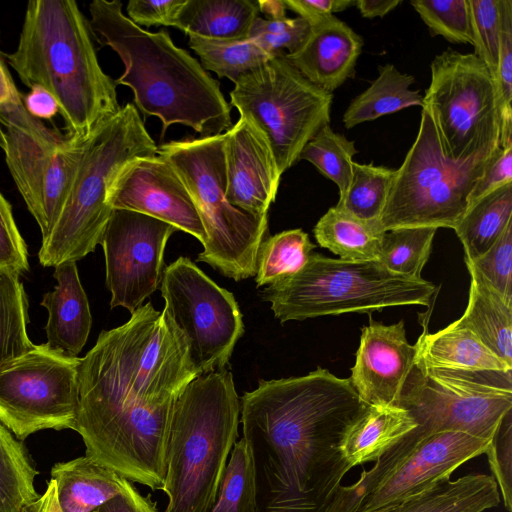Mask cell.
I'll return each instance as SVG.
<instances>
[{
  "instance_id": "cell-1",
  "label": "cell",
  "mask_w": 512,
  "mask_h": 512,
  "mask_svg": "<svg viewBox=\"0 0 512 512\" xmlns=\"http://www.w3.org/2000/svg\"><path fill=\"white\" fill-rule=\"evenodd\" d=\"M199 374L184 334L148 302L80 358L74 431L85 456L161 490L176 399Z\"/></svg>"
},
{
  "instance_id": "cell-2",
  "label": "cell",
  "mask_w": 512,
  "mask_h": 512,
  "mask_svg": "<svg viewBox=\"0 0 512 512\" xmlns=\"http://www.w3.org/2000/svg\"><path fill=\"white\" fill-rule=\"evenodd\" d=\"M350 379L318 367L260 380L245 392L243 439L255 476V512H327L352 468L342 440L369 408Z\"/></svg>"
},
{
  "instance_id": "cell-3",
  "label": "cell",
  "mask_w": 512,
  "mask_h": 512,
  "mask_svg": "<svg viewBox=\"0 0 512 512\" xmlns=\"http://www.w3.org/2000/svg\"><path fill=\"white\" fill-rule=\"evenodd\" d=\"M90 25L104 46L122 60L125 70L116 85L130 87L134 105L144 118L156 116L163 136L175 123L203 137L232 127L231 105L220 83L186 50L176 46L166 30L153 33L133 23L119 0L89 4Z\"/></svg>"
},
{
  "instance_id": "cell-4",
  "label": "cell",
  "mask_w": 512,
  "mask_h": 512,
  "mask_svg": "<svg viewBox=\"0 0 512 512\" xmlns=\"http://www.w3.org/2000/svg\"><path fill=\"white\" fill-rule=\"evenodd\" d=\"M2 55L27 87L53 95L67 137L85 138L121 109L90 22L73 0L29 1L16 50Z\"/></svg>"
},
{
  "instance_id": "cell-5",
  "label": "cell",
  "mask_w": 512,
  "mask_h": 512,
  "mask_svg": "<svg viewBox=\"0 0 512 512\" xmlns=\"http://www.w3.org/2000/svg\"><path fill=\"white\" fill-rule=\"evenodd\" d=\"M240 401L222 369L191 381L174 404L162 490L165 512H210L238 437Z\"/></svg>"
},
{
  "instance_id": "cell-6",
  "label": "cell",
  "mask_w": 512,
  "mask_h": 512,
  "mask_svg": "<svg viewBox=\"0 0 512 512\" xmlns=\"http://www.w3.org/2000/svg\"><path fill=\"white\" fill-rule=\"evenodd\" d=\"M158 147L132 103L99 124L83 140L82 152L70 180L60 213L42 240L43 266L76 262L100 244L112 208L108 190L131 161L154 156Z\"/></svg>"
},
{
  "instance_id": "cell-7",
  "label": "cell",
  "mask_w": 512,
  "mask_h": 512,
  "mask_svg": "<svg viewBox=\"0 0 512 512\" xmlns=\"http://www.w3.org/2000/svg\"><path fill=\"white\" fill-rule=\"evenodd\" d=\"M435 292L432 282L391 272L378 260L348 261L313 252L300 271L266 287L262 298L284 323L395 306H429Z\"/></svg>"
},
{
  "instance_id": "cell-8",
  "label": "cell",
  "mask_w": 512,
  "mask_h": 512,
  "mask_svg": "<svg viewBox=\"0 0 512 512\" xmlns=\"http://www.w3.org/2000/svg\"><path fill=\"white\" fill-rule=\"evenodd\" d=\"M224 133L170 141L158 147L185 185L206 232L197 260L235 281L256 274L259 247L268 229V214L255 216L226 197Z\"/></svg>"
},
{
  "instance_id": "cell-9",
  "label": "cell",
  "mask_w": 512,
  "mask_h": 512,
  "mask_svg": "<svg viewBox=\"0 0 512 512\" xmlns=\"http://www.w3.org/2000/svg\"><path fill=\"white\" fill-rule=\"evenodd\" d=\"M495 151L461 163L450 160L441 149L429 110L422 106L418 134L396 169L379 218L381 230L453 229L467 210L470 193Z\"/></svg>"
},
{
  "instance_id": "cell-10",
  "label": "cell",
  "mask_w": 512,
  "mask_h": 512,
  "mask_svg": "<svg viewBox=\"0 0 512 512\" xmlns=\"http://www.w3.org/2000/svg\"><path fill=\"white\" fill-rule=\"evenodd\" d=\"M285 54L239 78L230 92V105L264 136L281 176L329 124L333 101V93L307 80Z\"/></svg>"
},
{
  "instance_id": "cell-11",
  "label": "cell",
  "mask_w": 512,
  "mask_h": 512,
  "mask_svg": "<svg viewBox=\"0 0 512 512\" xmlns=\"http://www.w3.org/2000/svg\"><path fill=\"white\" fill-rule=\"evenodd\" d=\"M423 96L444 155L455 162L493 153L499 147L496 85L488 67L473 53L446 49L430 64Z\"/></svg>"
},
{
  "instance_id": "cell-12",
  "label": "cell",
  "mask_w": 512,
  "mask_h": 512,
  "mask_svg": "<svg viewBox=\"0 0 512 512\" xmlns=\"http://www.w3.org/2000/svg\"><path fill=\"white\" fill-rule=\"evenodd\" d=\"M83 140L67 137L30 115L22 95L0 108V147L16 187L41 229L42 240L60 213Z\"/></svg>"
},
{
  "instance_id": "cell-13",
  "label": "cell",
  "mask_w": 512,
  "mask_h": 512,
  "mask_svg": "<svg viewBox=\"0 0 512 512\" xmlns=\"http://www.w3.org/2000/svg\"><path fill=\"white\" fill-rule=\"evenodd\" d=\"M512 371L461 372L414 365L398 406L429 436L460 431L491 440L512 408Z\"/></svg>"
},
{
  "instance_id": "cell-14",
  "label": "cell",
  "mask_w": 512,
  "mask_h": 512,
  "mask_svg": "<svg viewBox=\"0 0 512 512\" xmlns=\"http://www.w3.org/2000/svg\"><path fill=\"white\" fill-rule=\"evenodd\" d=\"M80 358L35 345L0 364V422L20 441L45 429H74Z\"/></svg>"
},
{
  "instance_id": "cell-15",
  "label": "cell",
  "mask_w": 512,
  "mask_h": 512,
  "mask_svg": "<svg viewBox=\"0 0 512 512\" xmlns=\"http://www.w3.org/2000/svg\"><path fill=\"white\" fill-rule=\"evenodd\" d=\"M160 289L164 311L186 337L199 376L224 369L244 334L234 295L182 256L163 270Z\"/></svg>"
},
{
  "instance_id": "cell-16",
  "label": "cell",
  "mask_w": 512,
  "mask_h": 512,
  "mask_svg": "<svg viewBox=\"0 0 512 512\" xmlns=\"http://www.w3.org/2000/svg\"><path fill=\"white\" fill-rule=\"evenodd\" d=\"M175 231V227L156 218L112 210L100 242L111 308L121 306L132 313L158 288L165 247Z\"/></svg>"
},
{
  "instance_id": "cell-17",
  "label": "cell",
  "mask_w": 512,
  "mask_h": 512,
  "mask_svg": "<svg viewBox=\"0 0 512 512\" xmlns=\"http://www.w3.org/2000/svg\"><path fill=\"white\" fill-rule=\"evenodd\" d=\"M112 209L138 212L189 233L202 245L207 236L185 185L172 166L157 154L128 163L107 195Z\"/></svg>"
},
{
  "instance_id": "cell-18",
  "label": "cell",
  "mask_w": 512,
  "mask_h": 512,
  "mask_svg": "<svg viewBox=\"0 0 512 512\" xmlns=\"http://www.w3.org/2000/svg\"><path fill=\"white\" fill-rule=\"evenodd\" d=\"M491 440L460 431L431 434L361 502L357 512H372L422 493L468 460L484 454Z\"/></svg>"
},
{
  "instance_id": "cell-19",
  "label": "cell",
  "mask_w": 512,
  "mask_h": 512,
  "mask_svg": "<svg viewBox=\"0 0 512 512\" xmlns=\"http://www.w3.org/2000/svg\"><path fill=\"white\" fill-rule=\"evenodd\" d=\"M415 356L402 320L390 325L371 321L362 327L350 381L366 404L398 406Z\"/></svg>"
},
{
  "instance_id": "cell-20",
  "label": "cell",
  "mask_w": 512,
  "mask_h": 512,
  "mask_svg": "<svg viewBox=\"0 0 512 512\" xmlns=\"http://www.w3.org/2000/svg\"><path fill=\"white\" fill-rule=\"evenodd\" d=\"M224 137L229 203L255 216L267 215L281 178L267 141L241 117Z\"/></svg>"
},
{
  "instance_id": "cell-21",
  "label": "cell",
  "mask_w": 512,
  "mask_h": 512,
  "mask_svg": "<svg viewBox=\"0 0 512 512\" xmlns=\"http://www.w3.org/2000/svg\"><path fill=\"white\" fill-rule=\"evenodd\" d=\"M363 39L335 16L310 26L301 47L285 56L311 83L333 93L355 72Z\"/></svg>"
},
{
  "instance_id": "cell-22",
  "label": "cell",
  "mask_w": 512,
  "mask_h": 512,
  "mask_svg": "<svg viewBox=\"0 0 512 512\" xmlns=\"http://www.w3.org/2000/svg\"><path fill=\"white\" fill-rule=\"evenodd\" d=\"M54 277V290L44 294L41 302L48 311L45 344L66 356L77 357L87 341L92 318L76 262L55 266Z\"/></svg>"
},
{
  "instance_id": "cell-23",
  "label": "cell",
  "mask_w": 512,
  "mask_h": 512,
  "mask_svg": "<svg viewBox=\"0 0 512 512\" xmlns=\"http://www.w3.org/2000/svg\"><path fill=\"white\" fill-rule=\"evenodd\" d=\"M415 346L417 368L461 372L512 371L460 319L435 333H423Z\"/></svg>"
},
{
  "instance_id": "cell-24",
  "label": "cell",
  "mask_w": 512,
  "mask_h": 512,
  "mask_svg": "<svg viewBox=\"0 0 512 512\" xmlns=\"http://www.w3.org/2000/svg\"><path fill=\"white\" fill-rule=\"evenodd\" d=\"M499 502L493 476L476 473L455 481L444 478L422 493L372 512H483Z\"/></svg>"
},
{
  "instance_id": "cell-25",
  "label": "cell",
  "mask_w": 512,
  "mask_h": 512,
  "mask_svg": "<svg viewBox=\"0 0 512 512\" xmlns=\"http://www.w3.org/2000/svg\"><path fill=\"white\" fill-rule=\"evenodd\" d=\"M51 479L63 512H92L121 493L128 481L86 456L56 463Z\"/></svg>"
},
{
  "instance_id": "cell-26",
  "label": "cell",
  "mask_w": 512,
  "mask_h": 512,
  "mask_svg": "<svg viewBox=\"0 0 512 512\" xmlns=\"http://www.w3.org/2000/svg\"><path fill=\"white\" fill-rule=\"evenodd\" d=\"M468 304L459 318L512 368V304L507 303L469 264Z\"/></svg>"
},
{
  "instance_id": "cell-27",
  "label": "cell",
  "mask_w": 512,
  "mask_h": 512,
  "mask_svg": "<svg viewBox=\"0 0 512 512\" xmlns=\"http://www.w3.org/2000/svg\"><path fill=\"white\" fill-rule=\"evenodd\" d=\"M418 426L399 406H369L346 432L341 451L351 467L376 461L390 446Z\"/></svg>"
},
{
  "instance_id": "cell-28",
  "label": "cell",
  "mask_w": 512,
  "mask_h": 512,
  "mask_svg": "<svg viewBox=\"0 0 512 512\" xmlns=\"http://www.w3.org/2000/svg\"><path fill=\"white\" fill-rule=\"evenodd\" d=\"M257 16V1L186 0L173 26L188 35L215 40H242L248 38Z\"/></svg>"
},
{
  "instance_id": "cell-29",
  "label": "cell",
  "mask_w": 512,
  "mask_h": 512,
  "mask_svg": "<svg viewBox=\"0 0 512 512\" xmlns=\"http://www.w3.org/2000/svg\"><path fill=\"white\" fill-rule=\"evenodd\" d=\"M379 76L356 96L343 114L345 128L373 121L411 106H423V95L410 86L412 75L401 73L393 64L379 66Z\"/></svg>"
},
{
  "instance_id": "cell-30",
  "label": "cell",
  "mask_w": 512,
  "mask_h": 512,
  "mask_svg": "<svg viewBox=\"0 0 512 512\" xmlns=\"http://www.w3.org/2000/svg\"><path fill=\"white\" fill-rule=\"evenodd\" d=\"M317 243L340 259L348 261L378 260L385 232L379 222L359 219L334 206L313 229Z\"/></svg>"
},
{
  "instance_id": "cell-31",
  "label": "cell",
  "mask_w": 512,
  "mask_h": 512,
  "mask_svg": "<svg viewBox=\"0 0 512 512\" xmlns=\"http://www.w3.org/2000/svg\"><path fill=\"white\" fill-rule=\"evenodd\" d=\"M512 222V182L500 186L471 203L453 228L465 259L484 254Z\"/></svg>"
},
{
  "instance_id": "cell-32",
  "label": "cell",
  "mask_w": 512,
  "mask_h": 512,
  "mask_svg": "<svg viewBox=\"0 0 512 512\" xmlns=\"http://www.w3.org/2000/svg\"><path fill=\"white\" fill-rule=\"evenodd\" d=\"M38 474L23 442L0 422V512H21L38 497Z\"/></svg>"
},
{
  "instance_id": "cell-33",
  "label": "cell",
  "mask_w": 512,
  "mask_h": 512,
  "mask_svg": "<svg viewBox=\"0 0 512 512\" xmlns=\"http://www.w3.org/2000/svg\"><path fill=\"white\" fill-rule=\"evenodd\" d=\"M188 36L189 46L199 56L203 68L233 83L271 58L249 38L215 40L193 34Z\"/></svg>"
},
{
  "instance_id": "cell-34",
  "label": "cell",
  "mask_w": 512,
  "mask_h": 512,
  "mask_svg": "<svg viewBox=\"0 0 512 512\" xmlns=\"http://www.w3.org/2000/svg\"><path fill=\"white\" fill-rule=\"evenodd\" d=\"M315 247L302 229L286 230L265 238L257 255V287L270 285L300 271Z\"/></svg>"
},
{
  "instance_id": "cell-35",
  "label": "cell",
  "mask_w": 512,
  "mask_h": 512,
  "mask_svg": "<svg viewBox=\"0 0 512 512\" xmlns=\"http://www.w3.org/2000/svg\"><path fill=\"white\" fill-rule=\"evenodd\" d=\"M19 275L0 268V364L35 346L26 331L28 302Z\"/></svg>"
},
{
  "instance_id": "cell-36",
  "label": "cell",
  "mask_w": 512,
  "mask_h": 512,
  "mask_svg": "<svg viewBox=\"0 0 512 512\" xmlns=\"http://www.w3.org/2000/svg\"><path fill=\"white\" fill-rule=\"evenodd\" d=\"M396 169L373 163H353V174L345 196L336 207L370 222H379Z\"/></svg>"
},
{
  "instance_id": "cell-37",
  "label": "cell",
  "mask_w": 512,
  "mask_h": 512,
  "mask_svg": "<svg viewBox=\"0 0 512 512\" xmlns=\"http://www.w3.org/2000/svg\"><path fill=\"white\" fill-rule=\"evenodd\" d=\"M436 230L434 227H403L386 231L378 261L391 272L422 279Z\"/></svg>"
},
{
  "instance_id": "cell-38",
  "label": "cell",
  "mask_w": 512,
  "mask_h": 512,
  "mask_svg": "<svg viewBox=\"0 0 512 512\" xmlns=\"http://www.w3.org/2000/svg\"><path fill=\"white\" fill-rule=\"evenodd\" d=\"M354 141L335 132L329 124L305 145L299 160H307L339 190V200L348 191L353 174V156L357 153Z\"/></svg>"
},
{
  "instance_id": "cell-39",
  "label": "cell",
  "mask_w": 512,
  "mask_h": 512,
  "mask_svg": "<svg viewBox=\"0 0 512 512\" xmlns=\"http://www.w3.org/2000/svg\"><path fill=\"white\" fill-rule=\"evenodd\" d=\"M210 512H255V476L244 439L235 442Z\"/></svg>"
},
{
  "instance_id": "cell-40",
  "label": "cell",
  "mask_w": 512,
  "mask_h": 512,
  "mask_svg": "<svg viewBox=\"0 0 512 512\" xmlns=\"http://www.w3.org/2000/svg\"><path fill=\"white\" fill-rule=\"evenodd\" d=\"M499 116V147L512 145V1L500 0V46L495 75Z\"/></svg>"
},
{
  "instance_id": "cell-41",
  "label": "cell",
  "mask_w": 512,
  "mask_h": 512,
  "mask_svg": "<svg viewBox=\"0 0 512 512\" xmlns=\"http://www.w3.org/2000/svg\"><path fill=\"white\" fill-rule=\"evenodd\" d=\"M432 36L454 44H472L468 0H412Z\"/></svg>"
},
{
  "instance_id": "cell-42",
  "label": "cell",
  "mask_w": 512,
  "mask_h": 512,
  "mask_svg": "<svg viewBox=\"0 0 512 512\" xmlns=\"http://www.w3.org/2000/svg\"><path fill=\"white\" fill-rule=\"evenodd\" d=\"M471 40L476 55L495 81L500 46V0H468Z\"/></svg>"
},
{
  "instance_id": "cell-43",
  "label": "cell",
  "mask_w": 512,
  "mask_h": 512,
  "mask_svg": "<svg viewBox=\"0 0 512 512\" xmlns=\"http://www.w3.org/2000/svg\"><path fill=\"white\" fill-rule=\"evenodd\" d=\"M310 31L309 23L301 18L264 19L257 16L248 38L271 57L294 53L304 43Z\"/></svg>"
},
{
  "instance_id": "cell-44",
  "label": "cell",
  "mask_w": 512,
  "mask_h": 512,
  "mask_svg": "<svg viewBox=\"0 0 512 512\" xmlns=\"http://www.w3.org/2000/svg\"><path fill=\"white\" fill-rule=\"evenodd\" d=\"M465 263L509 304H512V222L496 242L481 256Z\"/></svg>"
},
{
  "instance_id": "cell-45",
  "label": "cell",
  "mask_w": 512,
  "mask_h": 512,
  "mask_svg": "<svg viewBox=\"0 0 512 512\" xmlns=\"http://www.w3.org/2000/svg\"><path fill=\"white\" fill-rule=\"evenodd\" d=\"M493 478L503 496L505 508L512 511V424L511 412L507 413L496 429L488 449Z\"/></svg>"
},
{
  "instance_id": "cell-46",
  "label": "cell",
  "mask_w": 512,
  "mask_h": 512,
  "mask_svg": "<svg viewBox=\"0 0 512 512\" xmlns=\"http://www.w3.org/2000/svg\"><path fill=\"white\" fill-rule=\"evenodd\" d=\"M0 268L19 273L28 269L27 248L15 223L10 203L0 192Z\"/></svg>"
},
{
  "instance_id": "cell-47",
  "label": "cell",
  "mask_w": 512,
  "mask_h": 512,
  "mask_svg": "<svg viewBox=\"0 0 512 512\" xmlns=\"http://www.w3.org/2000/svg\"><path fill=\"white\" fill-rule=\"evenodd\" d=\"M186 0H131L127 4L128 18L141 26H173L175 17Z\"/></svg>"
},
{
  "instance_id": "cell-48",
  "label": "cell",
  "mask_w": 512,
  "mask_h": 512,
  "mask_svg": "<svg viewBox=\"0 0 512 512\" xmlns=\"http://www.w3.org/2000/svg\"><path fill=\"white\" fill-rule=\"evenodd\" d=\"M512 182V145L498 147L482 176L474 185L468 206L494 189ZM468 208V207H467Z\"/></svg>"
},
{
  "instance_id": "cell-49",
  "label": "cell",
  "mask_w": 512,
  "mask_h": 512,
  "mask_svg": "<svg viewBox=\"0 0 512 512\" xmlns=\"http://www.w3.org/2000/svg\"><path fill=\"white\" fill-rule=\"evenodd\" d=\"M351 0H284L287 9L305 19L310 26L354 5Z\"/></svg>"
},
{
  "instance_id": "cell-50",
  "label": "cell",
  "mask_w": 512,
  "mask_h": 512,
  "mask_svg": "<svg viewBox=\"0 0 512 512\" xmlns=\"http://www.w3.org/2000/svg\"><path fill=\"white\" fill-rule=\"evenodd\" d=\"M92 512H159L157 503L150 495L143 496L132 484L127 481L121 493L108 500Z\"/></svg>"
},
{
  "instance_id": "cell-51",
  "label": "cell",
  "mask_w": 512,
  "mask_h": 512,
  "mask_svg": "<svg viewBox=\"0 0 512 512\" xmlns=\"http://www.w3.org/2000/svg\"><path fill=\"white\" fill-rule=\"evenodd\" d=\"M22 101L29 114L39 120H52L59 113L56 99L39 85L31 86L30 91L22 95Z\"/></svg>"
},
{
  "instance_id": "cell-52",
  "label": "cell",
  "mask_w": 512,
  "mask_h": 512,
  "mask_svg": "<svg viewBox=\"0 0 512 512\" xmlns=\"http://www.w3.org/2000/svg\"><path fill=\"white\" fill-rule=\"evenodd\" d=\"M21 512H63L58 501L55 481L51 479L45 492L23 507Z\"/></svg>"
},
{
  "instance_id": "cell-53",
  "label": "cell",
  "mask_w": 512,
  "mask_h": 512,
  "mask_svg": "<svg viewBox=\"0 0 512 512\" xmlns=\"http://www.w3.org/2000/svg\"><path fill=\"white\" fill-rule=\"evenodd\" d=\"M401 0H357L354 5L364 18L384 17L395 9Z\"/></svg>"
},
{
  "instance_id": "cell-54",
  "label": "cell",
  "mask_w": 512,
  "mask_h": 512,
  "mask_svg": "<svg viewBox=\"0 0 512 512\" xmlns=\"http://www.w3.org/2000/svg\"><path fill=\"white\" fill-rule=\"evenodd\" d=\"M21 95L5 65L0 60V108L19 100Z\"/></svg>"
},
{
  "instance_id": "cell-55",
  "label": "cell",
  "mask_w": 512,
  "mask_h": 512,
  "mask_svg": "<svg viewBox=\"0 0 512 512\" xmlns=\"http://www.w3.org/2000/svg\"><path fill=\"white\" fill-rule=\"evenodd\" d=\"M259 12L267 16V19H280L286 16V6L284 0L257 1Z\"/></svg>"
}]
</instances>
